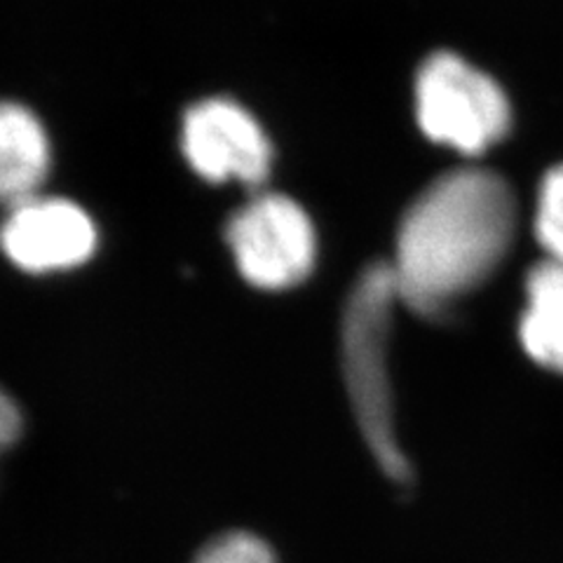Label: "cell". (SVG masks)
Instances as JSON below:
<instances>
[{"label":"cell","instance_id":"cell-5","mask_svg":"<svg viewBox=\"0 0 563 563\" xmlns=\"http://www.w3.org/2000/svg\"><path fill=\"white\" fill-rule=\"evenodd\" d=\"M181 151L207 181L268 179L273 146L256 118L233 99L211 97L184 113Z\"/></svg>","mask_w":563,"mask_h":563},{"label":"cell","instance_id":"cell-2","mask_svg":"<svg viewBox=\"0 0 563 563\" xmlns=\"http://www.w3.org/2000/svg\"><path fill=\"white\" fill-rule=\"evenodd\" d=\"M397 303L399 294L390 263L376 261L366 266L343 310L341 368L364 446L387 482L411 488L416 470L399 442L395 390L387 364V343Z\"/></svg>","mask_w":563,"mask_h":563},{"label":"cell","instance_id":"cell-1","mask_svg":"<svg viewBox=\"0 0 563 563\" xmlns=\"http://www.w3.org/2000/svg\"><path fill=\"white\" fill-rule=\"evenodd\" d=\"M519 205L500 174L446 172L404 211L390 268L399 303L426 320L451 317L484 287L515 244Z\"/></svg>","mask_w":563,"mask_h":563},{"label":"cell","instance_id":"cell-8","mask_svg":"<svg viewBox=\"0 0 563 563\" xmlns=\"http://www.w3.org/2000/svg\"><path fill=\"white\" fill-rule=\"evenodd\" d=\"M519 343L538 366L563 376V263L542 258L526 275Z\"/></svg>","mask_w":563,"mask_h":563},{"label":"cell","instance_id":"cell-10","mask_svg":"<svg viewBox=\"0 0 563 563\" xmlns=\"http://www.w3.org/2000/svg\"><path fill=\"white\" fill-rule=\"evenodd\" d=\"M192 563H279V556L263 536L233 528L205 542Z\"/></svg>","mask_w":563,"mask_h":563},{"label":"cell","instance_id":"cell-6","mask_svg":"<svg viewBox=\"0 0 563 563\" xmlns=\"http://www.w3.org/2000/svg\"><path fill=\"white\" fill-rule=\"evenodd\" d=\"M0 246L22 271H66L95 254L97 225L76 202L35 196L10 207L0 225Z\"/></svg>","mask_w":563,"mask_h":563},{"label":"cell","instance_id":"cell-7","mask_svg":"<svg viewBox=\"0 0 563 563\" xmlns=\"http://www.w3.org/2000/svg\"><path fill=\"white\" fill-rule=\"evenodd\" d=\"M49 172L47 134L29 109L0 101V202L22 205L38 196Z\"/></svg>","mask_w":563,"mask_h":563},{"label":"cell","instance_id":"cell-11","mask_svg":"<svg viewBox=\"0 0 563 563\" xmlns=\"http://www.w3.org/2000/svg\"><path fill=\"white\" fill-rule=\"evenodd\" d=\"M24 434V413L3 387H0V455L10 451Z\"/></svg>","mask_w":563,"mask_h":563},{"label":"cell","instance_id":"cell-4","mask_svg":"<svg viewBox=\"0 0 563 563\" xmlns=\"http://www.w3.org/2000/svg\"><path fill=\"white\" fill-rule=\"evenodd\" d=\"M225 240L242 277L261 289H287L308 277L317 238L306 209L279 192H261L231 217Z\"/></svg>","mask_w":563,"mask_h":563},{"label":"cell","instance_id":"cell-3","mask_svg":"<svg viewBox=\"0 0 563 563\" xmlns=\"http://www.w3.org/2000/svg\"><path fill=\"white\" fill-rule=\"evenodd\" d=\"M416 118L430 141L477 157L512 130L503 87L455 52H434L416 76Z\"/></svg>","mask_w":563,"mask_h":563},{"label":"cell","instance_id":"cell-9","mask_svg":"<svg viewBox=\"0 0 563 563\" xmlns=\"http://www.w3.org/2000/svg\"><path fill=\"white\" fill-rule=\"evenodd\" d=\"M533 231L544 258L563 263V165L544 174L538 188Z\"/></svg>","mask_w":563,"mask_h":563}]
</instances>
